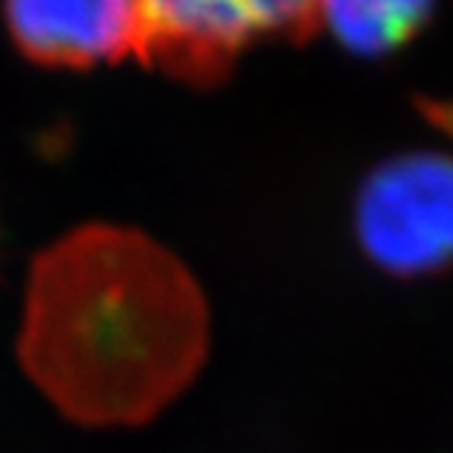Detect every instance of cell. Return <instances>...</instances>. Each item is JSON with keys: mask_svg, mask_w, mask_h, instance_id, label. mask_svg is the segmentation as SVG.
<instances>
[{"mask_svg": "<svg viewBox=\"0 0 453 453\" xmlns=\"http://www.w3.org/2000/svg\"><path fill=\"white\" fill-rule=\"evenodd\" d=\"M210 310L192 271L133 226L86 224L33 259L18 357L86 427H139L192 386Z\"/></svg>", "mask_w": 453, "mask_h": 453, "instance_id": "1", "label": "cell"}, {"mask_svg": "<svg viewBox=\"0 0 453 453\" xmlns=\"http://www.w3.org/2000/svg\"><path fill=\"white\" fill-rule=\"evenodd\" d=\"M135 57L188 86H219L250 44L306 42L321 30V0H135Z\"/></svg>", "mask_w": 453, "mask_h": 453, "instance_id": "2", "label": "cell"}, {"mask_svg": "<svg viewBox=\"0 0 453 453\" xmlns=\"http://www.w3.org/2000/svg\"><path fill=\"white\" fill-rule=\"evenodd\" d=\"M362 253L395 277L453 268V153L410 150L388 157L357 195Z\"/></svg>", "mask_w": 453, "mask_h": 453, "instance_id": "3", "label": "cell"}, {"mask_svg": "<svg viewBox=\"0 0 453 453\" xmlns=\"http://www.w3.org/2000/svg\"><path fill=\"white\" fill-rule=\"evenodd\" d=\"M9 39L21 57L59 71H88L135 57V0H4Z\"/></svg>", "mask_w": 453, "mask_h": 453, "instance_id": "4", "label": "cell"}, {"mask_svg": "<svg viewBox=\"0 0 453 453\" xmlns=\"http://www.w3.org/2000/svg\"><path fill=\"white\" fill-rule=\"evenodd\" d=\"M436 0H321V24L357 57H392L424 33Z\"/></svg>", "mask_w": 453, "mask_h": 453, "instance_id": "5", "label": "cell"}]
</instances>
